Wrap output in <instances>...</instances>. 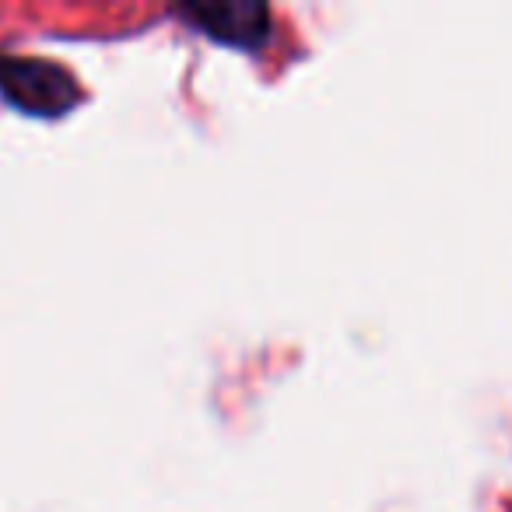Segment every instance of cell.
I'll return each instance as SVG.
<instances>
[{
    "mask_svg": "<svg viewBox=\"0 0 512 512\" xmlns=\"http://www.w3.org/2000/svg\"><path fill=\"white\" fill-rule=\"evenodd\" d=\"M0 99L36 120H60L81 102V85L57 60L0 53Z\"/></svg>",
    "mask_w": 512,
    "mask_h": 512,
    "instance_id": "1",
    "label": "cell"
},
{
    "mask_svg": "<svg viewBox=\"0 0 512 512\" xmlns=\"http://www.w3.org/2000/svg\"><path fill=\"white\" fill-rule=\"evenodd\" d=\"M172 15L183 18L193 32L232 50L260 53L274 39V11L264 0H204V4H176Z\"/></svg>",
    "mask_w": 512,
    "mask_h": 512,
    "instance_id": "2",
    "label": "cell"
}]
</instances>
